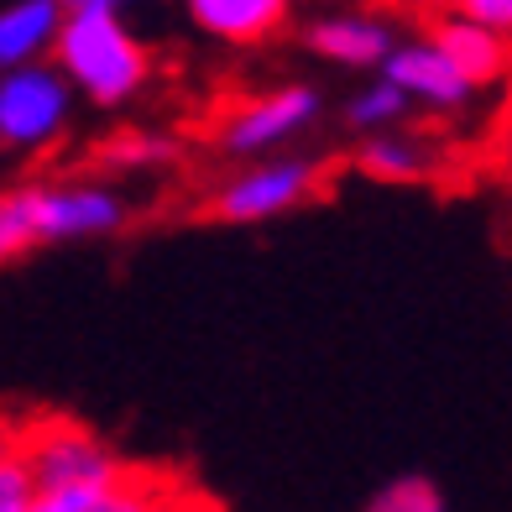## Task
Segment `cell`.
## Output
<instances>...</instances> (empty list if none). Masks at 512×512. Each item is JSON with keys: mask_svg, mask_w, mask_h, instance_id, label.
<instances>
[{"mask_svg": "<svg viewBox=\"0 0 512 512\" xmlns=\"http://www.w3.org/2000/svg\"><path fill=\"white\" fill-rule=\"evenodd\" d=\"M309 53L335 63V68H382V58L392 53V27L382 16H361V11H340V16H319L309 21Z\"/></svg>", "mask_w": 512, "mask_h": 512, "instance_id": "10", "label": "cell"}, {"mask_svg": "<svg viewBox=\"0 0 512 512\" xmlns=\"http://www.w3.org/2000/svg\"><path fill=\"white\" fill-rule=\"evenodd\" d=\"M53 63L74 84V95L100 110L136 100L152 79L147 42L126 27L121 11H68L53 42Z\"/></svg>", "mask_w": 512, "mask_h": 512, "instance_id": "2", "label": "cell"}, {"mask_svg": "<svg viewBox=\"0 0 512 512\" xmlns=\"http://www.w3.org/2000/svg\"><path fill=\"white\" fill-rule=\"evenodd\" d=\"M361 512H450V507H445V492L429 476H398L382 492H371V502Z\"/></svg>", "mask_w": 512, "mask_h": 512, "instance_id": "16", "label": "cell"}, {"mask_svg": "<svg viewBox=\"0 0 512 512\" xmlns=\"http://www.w3.org/2000/svg\"><path fill=\"white\" fill-rule=\"evenodd\" d=\"M324 183V162L319 157H298V152H267V157H246L215 194H209V215L225 225H262L277 220L288 209L309 204Z\"/></svg>", "mask_w": 512, "mask_h": 512, "instance_id": "4", "label": "cell"}, {"mask_svg": "<svg viewBox=\"0 0 512 512\" xmlns=\"http://www.w3.org/2000/svg\"><path fill=\"white\" fill-rule=\"evenodd\" d=\"M455 11H465L471 21H486L497 32H512V0H450Z\"/></svg>", "mask_w": 512, "mask_h": 512, "instance_id": "18", "label": "cell"}, {"mask_svg": "<svg viewBox=\"0 0 512 512\" xmlns=\"http://www.w3.org/2000/svg\"><path fill=\"white\" fill-rule=\"evenodd\" d=\"M434 162H439L434 147L424 142V136L403 131V126L371 131L356 147V168L366 178H377V183H424V178H434Z\"/></svg>", "mask_w": 512, "mask_h": 512, "instance_id": "13", "label": "cell"}, {"mask_svg": "<svg viewBox=\"0 0 512 512\" xmlns=\"http://www.w3.org/2000/svg\"><path fill=\"white\" fill-rule=\"evenodd\" d=\"M11 429V450L27 465V476L37 492H58V486H84V481H105L115 471H126V460L115 455L105 439L63 413H32Z\"/></svg>", "mask_w": 512, "mask_h": 512, "instance_id": "3", "label": "cell"}, {"mask_svg": "<svg viewBox=\"0 0 512 512\" xmlns=\"http://www.w3.org/2000/svg\"><path fill=\"white\" fill-rule=\"evenodd\" d=\"M408 95L398 84H392L387 74H377L371 84H361L351 105H345V126H351L356 136H371V131H387V126H403L408 121Z\"/></svg>", "mask_w": 512, "mask_h": 512, "instance_id": "14", "label": "cell"}, {"mask_svg": "<svg viewBox=\"0 0 512 512\" xmlns=\"http://www.w3.org/2000/svg\"><path fill=\"white\" fill-rule=\"evenodd\" d=\"M377 74H387L392 84L408 95V105H424L434 115H450V110H465L476 100V89L465 84L460 68L439 53L434 37H413V42H392V53L382 58Z\"/></svg>", "mask_w": 512, "mask_h": 512, "instance_id": "8", "label": "cell"}, {"mask_svg": "<svg viewBox=\"0 0 512 512\" xmlns=\"http://www.w3.org/2000/svg\"><path fill=\"white\" fill-rule=\"evenodd\" d=\"M74 121V84L53 58L0 68V147L6 152H48Z\"/></svg>", "mask_w": 512, "mask_h": 512, "instance_id": "5", "label": "cell"}, {"mask_svg": "<svg viewBox=\"0 0 512 512\" xmlns=\"http://www.w3.org/2000/svg\"><path fill=\"white\" fill-rule=\"evenodd\" d=\"M126 0H63V11H121Z\"/></svg>", "mask_w": 512, "mask_h": 512, "instance_id": "19", "label": "cell"}, {"mask_svg": "<svg viewBox=\"0 0 512 512\" xmlns=\"http://www.w3.org/2000/svg\"><path fill=\"white\" fill-rule=\"evenodd\" d=\"M6 450H11V429H6V424H0V455H6Z\"/></svg>", "mask_w": 512, "mask_h": 512, "instance_id": "20", "label": "cell"}, {"mask_svg": "<svg viewBox=\"0 0 512 512\" xmlns=\"http://www.w3.org/2000/svg\"><path fill=\"white\" fill-rule=\"evenodd\" d=\"M37 507V486L27 476V465L16 460V450L0 455V512H32Z\"/></svg>", "mask_w": 512, "mask_h": 512, "instance_id": "17", "label": "cell"}, {"mask_svg": "<svg viewBox=\"0 0 512 512\" xmlns=\"http://www.w3.org/2000/svg\"><path fill=\"white\" fill-rule=\"evenodd\" d=\"M429 37L439 42V53H445L471 89H486V84H497L507 79V68H512V37L497 32V27H486V21H471L465 11H450V16H439Z\"/></svg>", "mask_w": 512, "mask_h": 512, "instance_id": "9", "label": "cell"}, {"mask_svg": "<svg viewBox=\"0 0 512 512\" xmlns=\"http://www.w3.org/2000/svg\"><path fill=\"white\" fill-rule=\"evenodd\" d=\"M183 6H189V21L204 37L230 42V48L267 42L293 16V0H183Z\"/></svg>", "mask_w": 512, "mask_h": 512, "instance_id": "11", "label": "cell"}, {"mask_svg": "<svg viewBox=\"0 0 512 512\" xmlns=\"http://www.w3.org/2000/svg\"><path fill=\"white\" fill-rule=\"evenodd\" d=\"M32 512H209L189 486L162 476V471H115L105 481L84 486H58V492H37Z\"/></svg>", "mask_w": 512, "mask_h": 512, "instance_id": "7", "label": "cell"}, {"mask_svg": "<svg viewBox=\"0 0 512 512\" xmlns=\"http://www.w3.org/2000/svg\"><path fill=\"white\" fill-rule=\"evenodd\" d=\"M319 89L314 84H277L262 89L241 105H230L220 121H215V147L225 157H267V152H283L288 142H298L304 131H314L319 121Z\"/></svg>", "mask_w": 512, "mask_h": 512, "instance_id": "6", "label": "cell"}, {"mask_svg": "<svg viewBox=\"0 0 512 512\" xmlns=\"http://www.w3.org/2000/svg\"><path fill=\"white\" fill-rule=\"evenodd\" d=\"M63 16V0H6L0 6V68L53 58Z\"/></svg>", "mask_w": 512, "mask_h": 512, "instance_id": "12", "label": "cell"}, {"mask_svg": "<svg viewBox=\"0 0 512 512\" xmlns=\"http://www.w3.org/2000/svg\"><path fill=\"white\" fill-rule=\"evenodd\" d=\"M507 37H512V32H507Z\"/></svg>", "mask_w": 512, "mask_h": 512, "instance_id": "21", "label": "cell"}, {"mask_svg": "<svg viewBox=\"0 0 512 512\" xmlns=\"http://www.w3.org/2000/svg\"><path fill=\"white\" fill-rule=\"evenodd\" d=\"M173 157H178V147L168 142V136L121 131V136H110V142L100 147V168H110V173H152V168H168Z\"/></svg>", "mask_w": 512, "mask_h": 512, "instance_id": "15", "label": "cell"}, {"mask_svg": "<svg viewBox=\"0 0 512 512\" xmlns=\"http://www.w3.org/2000/svg\"><path fill=\"white\" fill-rule=\"evenodd\" d=\"M131 204L105 178H74V183H16L0 189V267L37 246H68V241H100L126 230Z\"/></svg>", "mask_w": 512, "mask_h": 512, "instance_id": "1", "label": "cell"}]
</instances>
